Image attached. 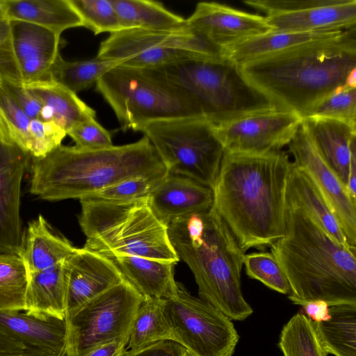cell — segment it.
<instances>
[{"mask_svg":"<svg viewBox=\"0 0 356 356\" xmlns=\"http://www.w3.org/2000/svg\"><path fill=\"white\" fill-rule=\"evenodd\" d=\"M292 161L280 150L225 152L213 187V207L244 253L270 246L285 232Z\"/></svg>","mask_w":356,"mask_h":356,"instance_id":"obj_1","label":"cell"},{"mask_svg":"<svg viewBox=\"0 0 356 356\" xmlns=\"http://www.w3.org/2000/svg\"><path fill=\"white\" fill-rule=\"evenodd\" d=\"M240 67L248 81L277 107L303 118L319 101L346 85L356 70L355 27Z\"/></svg>","mask_w":356,"mask_h":356,"instance_id":"obj_2","label":"cell"},{"mask_svg":"<svg viewBox=\"0 0 356 356\" xmlns=\"http://www.w3.org/2000/svg\"><path fill=\"white\" fill-rule=\"evenodd\" d=\"M296 305H356V248L335 241L302 209L287 202L286 228L270 246Z\"/></svg>","mask_w":356,"mask_h":356,"instance_id":"obj_3","label":"cell"},{"mask_svg":"<svg viewBox=\"0 0 356 356\" xmlns=\"http://www.w3.org/2000/svg\"><path fill=\"white\" fill-rule=\"evenodd\" d=\"M31 164L30 191L49 201L81 200L128 178L168 174L145 136L98 150L61 145L45 156L32 158Z\"/></svg>","mask_w":356,"mask_h":356,"instance_id":"obj_4","label":"cell"},{"mask_svg":"<svg viewBox=\"0 0 356 356\" xmlns=\"http://www.w3.org/2000/svg\"><path fill=\"white\" fill-rule=\"evenodd\" d=\"M168 234L179 259L193 273L201 299L232 321L252 315L241 291L245 253L213 207L173 221Z\"/></svg>","mask_w":356,"mask_h":356,"instance_id":"obj_5","label":"cell"},{"mask_svg":"<svg viewBox=\"0 0 356 356\" xmlns=\"http://www.w3.org/2000/svg\"><path fill=\"white\" fill-rule=\"evenodd\" d=\"M143 70L184 95L200 117L214 125L279 108L223 56Z\"/></svg>","mask_w":356,"mask_h":356,"instance_id":"obj_6","label":"cell"},{"mask_svg":"<svg viewBox=\"0 0 356 356\" xmlns=\"http://www.w3.org/2000/svg\"><path fill=\"white\" fill-rule=\"evenodd\" d=\"M79 200V225L87 238L83 248L108 258L129 255L175 264L179 260L168 227L153 213L148 197L129 202Z\"/></svg>","mask_w":356,"mask_h":356,"instance_id":"obj_7","label":"cell"},{"mask_svg":"<svg viewBox=\"0 0 356 356\" xmlns=\"http://www.w3.org/2000/svg\"><path fill=\"white\" fill-rule=\"evenodd\" d=\"M96 88L124 131H138L145 124L156 120L200 118L184 95L143 69L115 66L99 78Z\"/></svg>","mask_w":356,"mask_h":356,"instance_id":"obj_8","label":"cell"},{"mask_svg":"<svg viewBox=\"0 0 356 356\" xmlns=\"http://www.w3.org/2000/svg\"><path fill=\"white\" fill-rule=\"evenodd\" d=\"M215 125L197 117L156 120L138 131L148 138L168 173L213 188L225 154Z\"/></svg>","mask_w":356,"mask_h":356,"instance_id":"obj_9","label":"cell"},{"mask_svg":"<svg viewBox=\"0 0 356 356\" xmlns=\"http://www.w3.org/2000/svg\"><path fill=\"white\" fill-rule=\"evenodd\" d=\"M144 298L125 280L65 316L66 356H82L110 341L127 339Z\"/></svg>","mask_w":356,"mask_h":356,"instance_id":"obj_10","label":"cell"},{"mask_svg":"<svg viewBox=\"0 0 356 356\" xmlns=\"http://www.w3.org/2000/svg\"><path fill=\"white\" fill-rule=\"evenodd\" d=\"M172 340L188 356H232L239 335L230 318L209 302L193 296L178 282L175 293L162 299Z\"/></svg>","mask_w":356,"mask_h":356,"instance_id":"obj_11","label":"cell"},{"mask_svg":"<svg viewBox=\"0 0 356 356\" xmlns=\"http://www.w3.org/2000/svg\"><path fill=\"white\" fill-rule=\"evenodd\" d=\"M212 45L188 26L178 31L127 29L111 33L101 42L97 58L120 65L150 69L208 57Z\"/></svg>","mask_w":356,"mask_h":356,"instance_id":"obj_12","label":"cell"},{"mask_svg":"<svg viewBox=\"0 0 356 356\" xmlns=\"http://www.w3.org/2000/svg\"><path fill=\"white\" fill-rule=\"evenodd\" d=\"M274 31L347 30L356 24L355 0H245Z\"/></svg>","mask_w":356,"mask_h":356,"instance_id":"obj_13","label":"cell"},{"mask_svg":"<svg viewBox=\"0 0 356 356\" xmlns=\"http://www.w3.org/2000/svg\"><path fill=\"white\" fill-rule=\"evenodd\" d=\"M302 120L293 112L276 108L215 125L214 128L225 152L266 154L288 145Z\"/></svg>","mask_w":356,"mask_h":356,"instance_id":"obj_14","label":"cell"},{"mask_svg":"<svg viewBox=\"0 0 356 356\" xmlns=\"http://www.w3.org/2000/svg\"><path fill=\"white\" fill-rule=\"evenodd\" d=\"M288 147L293 164L315 184L337 217L348 244L356 248V203L346 187L319 156L301 125Z\"/></svg>","mask_w":356,"mask_h":356,"instance_id":"obj_15","label":"cell"},{"mask_svg":"<svg viewBox=\"0 0 356 356\" xmlns=\"http://www.w3.org/2000/svg\"><path fill=\"white\" fill-rule=\"evenodd\" d=\"M31 159L20 148L0 141V252L20 256L22 252L21 184Z\"/></svg>","mask_w":356,"mask_h":356,"instance_id":"obj_16","label":"cell"},{"mask_svg":"<svg viewBox=\"0 0 356 356\" xmlns=\"http://www.w3.org/2000/svg\"><path fill=\"white\" fill-rule=\"evenodd\" d=\"M187 26L221 51L273 31L264 16L217 2H200L186 19Z\"/></svg>","mask_w":356,"mask_h":356,"instance_id":"obj_17","label":"cell"},{"mask_svg":"<svg viewBox=\"0 0 356 356\" xmlns=\"http://www.w3.org/2000/svg\"><path fill=\"white\" fill-rule=\"evenodd\" d=\"M66 315L124 279L113 261L84 248L65 261Z\"/></svg>","mask_w":356,"mask_h":356,"instance_id":"obj_18","label":"cell"},{"mask_svg":"<svg viewBox=\"0 0 356 356\" xmlns=\"http://www.w3.org/2000/svg\"><path fill=\"white\" fill-rule=\"evenodd\" d=\"M149 206L163 225L210 209L213 189L189 177L168 173L148 197Z\"/></svg>","mask_w":356,"mask_h":356,"instance_id":"obj_19","label":"cell"},{"mask_svg":"<svg viewBox=\"0 0 356 356\" xmlns=\"http://www.w3.org/2000/svg\"><path fill=\"white\" fill-rule=\"evenodd\" d=\"M13 47L22 84L47 79L59 54L60 35L42 26L11 21Z\"/></svg>","mask_w":356,"mask_h":356,"instance_id":"obj_20","label":"cell"},{"mask_svg":"<svg viewBox=\"0 0 356 356\" xmlns=\"http://www.w3.org/2000/svg\"><path fill=\"white\" fill-rule=\"evenodd\" d=\"M301 127L319 156L346 187L350 163L356 156V126L334 119L305 117Z\"/></svg>","mask_w":356,"mask_h":356,"instance_id":"obj_21","label":"cell"},{"mask_svg":"<svg viewBox=\"0 0 356 356\" xmlns=\"http://www.w3.org/2000/svg\"><path fill=\"white\" fill-rule=\"evenodd\" d=\"M0 328L26 346L66 355L65 319L17 311H0Z\"/></svg>","mask_w":356,"mask_h":356,"instance_id":"obj_22","label":"cell"},{"mask_svg":"<svg viewBox=\"0 0 356 356\" xmlns=\"http://www.w3.org/2000/svg\"><path fill=\"white\" fill-rule=\"evenodd\" d=\"M127 281L144 299H165L178 286L174 277L175 263L138 256L110 257Z\"/></svg>","mask_w":356,"mask_h":356,"instance_id":"obj_23","label":"cell"},{"mask_svg":"<svg viewBox=\"0 0 356 356\" xmlns=\"http://www.w3.org/2000/svg\"><path fill=\"white\" fill-rule=\"evenodd\" d=\"M41 103L38 119L54 121L66 133L79 123L95 118V111L76 94L50 79L23 85Z\"/></svg>","mask_w":356,"mask_h":356,"instance_id":"obj_24","label":"cell"},{"mask_svg":"<svg viewBox=\"0 0 356 356\" xmlns=\"http://www.w3.org/2000/svg\"><path fill=\"white\" fill-rule=\"evenodd\" d=\"M76 248L40 215L29 222L20 257L29 275L64 263Z\"/></svg>","mask_w":356,"mask_h":356,"instance_id":"obj_25","label":"cell"},{"mask_svg":"<svg viewBox=\"0 0 356 356\" xmlns=\"http://www.w3.org/2000/svg\"><path fill=\"white\" fill-rule=\"evenodd\" d=\"M345 31L323 30L311 32L271 31L225 48L222 50V55L238 66H241L254 60L305 43L340 35Z\"/></svg>","mask_w":356,"mask_h":356,"instance_id":"obj_26","label":"cell"},{"mask_svg":"<svg viewBox=\"0 0 356 356\" xmlns=\"http://www.w3.org/2000/svg\"><path fill=\"white\" fill-rule=\"evenodd\" d=\"M5 16L45 28L59 35L69 29L83 26L69 0H2Z\"/></svg>","mask_w":356,"mask_h":356,"instance_id":"obj_27","label":"cell"},{"mask_svg":"<svg viewBox=\"0 0 356 356\" xmlns=\"http://www.w3.org/2000/svg\"><path fill=\"white\" fill-rule=\"evenodd\" d=\"M287 202L302 209L338 243L351 247L337 217L315 184L293 162L287 186Z\"/></svg>","mask_w":356,"mask_h":356,"instance_id":"obj_28","label":"cell"},{"mask_svg":"<svg viewBox=\"0 0 356 356\" xmlns=\"http://www.w3.org/2000/svg\"><path fill=\"white\" fill-rule=\"evenodd\" d=\"M64 264L29 275L26 313L65 319L66 274Z\"/></svg>","mask_w":356,"mask_h":356,"instance_id":"obj_29","label":"cell"},{"mask_svg":"<svg viewBox=\"0 0 356 356\" xmlns=\"http://www.w3.org/2000/svg\"><path fill=\"white\" fill-rule=\"evenodd\" d=\"M122 29L178 31L187 26L186 19L158 1L150 0H112Z\"/></svg>","mask_w":356,"mask_h":356,"instance_id":"obj_30","label":"cell"},{"mask_svg":"<svg viewBox=\"0 0 356 356\" xmlns=\"http://www.w3.org/2000/svg\"><path fill=\"white\" fill-rule=\"evenodd\" d=\"M330 318L313 322L318 337L328 353L356 356V305L329 307Z\"/></svg>","mask_w":356,"mask_h":356,"instance_id":"obj_31","label":"cell"},{"mask_svg":"<svg viewBox=\"0 0 356 356\" xmlns=\"http://www.w3.org/2000/svg\"><path fill=\"white\" fill-rule=\"evenodd\" d=\"M120 65L118 61L90 60L67 61L59 54L56 58L47 79L55 81L72 92L90 88L99 78L111 68Z\"/></svg>","mask_w":356,"mask_h":356,"instance_id":"obj_32","label":"cell"},{"mask_svg":"<svg viewBox=\"0 0 356 356\" xmlns=\"http://www.w3.org/2000/svg\"><path fill=\"white\" fill-rule=\"evenodd\" d=\"M168 339L172 338L164 317L162 299H144L135 314L127 348L137 350Z\"/></svg>","mask_w":356,"mask_h":356,"instance_id":"obj_33","label":"cell"},{"mask_svg":"<svg viewBox=\"0 0 356 356\" xmlns=\"http://www.w3.org/2000/svg\"><path fill=\"white\" fill-rule=\"evenodd\" d=\"M28 282L22 257L0 252V311H25Z\"/></svg>","mask_w":356,"mask_h":356,"instance_id":"obj_34","label":"cell"},{"mask_svg":"<svg viewBox=\"0 0 356 356\" xmlns=\"http://www.w3.org/2000/svg\"><path fill=\"white\" fill-rule=\"evenodd\" d=\"M278 346L283 356H327L313 322L298 312L283 326Z\"/></svg>","mask_w":356,"mask_h":356,"instance_id":"obj_35","label":"cell"},{"mask_svg":"<svg viewBox=\"0 0 356 356\" xmlns=\"http://www.w3.org/2000/svg\"><path fill=\"white\" fill-rule=\"evenodd\" d=\"M30 121L0 78V141L27 152Z\"/></svg>","mask_w":356,"mask_h":356,"instance_id":"obj_36","label":"cell"},{"mask_svg":"<svg viewBox=\"0 0 356 356\" xmlns=\"http://www.w3.org/2000/svg\"><path fill=\"white\" fill-rule=\"evenodd\" d=\"M243 266L247 275L282 294L289 295L288 280L277 259L270 252L245 254Z\"/></svg>","mask_w":356,"mask_h":356,"instance_id":"obj_37","label":"cell"},{"mask_svg":"<svg viewBox=\"0 0 356 356\" xmlns=\"http://www.w3.org/2000/svg\"><path fill=\"white\" fill-rule=\"evenodd\" d=\"M305 117L334 119L356 126V88H338L316 104Z\"/></svg>","mask_w":356,"mask_h":356,"instance_id":"obj_38","label":"cell"},{"mask_svg":"<svg viewBox=\"0 0 356 356\" xmlns=\"http://www.w3.org/2000/svg\"><path fill=\"white\" fill-rule=\"evenodd\" d=\"M83 26L95 35L122 30L112 0H69Z\"/></svg>","mask_w":356,"mask_h":356,"instance_id":"obj_39","label":"cell"},{"mask_svg":"<svg viewBox=\"0 0 356 356\" xmlns=\"http://www.w3.org/2000/svg\"><path fill=\"white\" fill-rule=\"evenodd\" d=\"M165 175L128 178L87 197L109 202H129L148 197Z\"/></svg>","mask_w":356,"mask_h":356,"instance_id":"obj_40","label":"cell"},{"mask_svg":"<svg viewBox=\"0 0 356 356\" xmlns=\"http://www.w3.org/2000/svg\"><path fill=\"white\" fill-rule=\"evenodd\" d=\"M66 135V131L54 121L31 120L27 152L32 158L45 156L61 145Z\"/></svg>","mask_w":356,"mask_h":356,"instance_id":"obj_41","label":"cell"},{"mask_svg":"<svg viewBox=\"0 0 356 356\" xmlns=\"http://www.w3.org/2000/svg\"><path fill=\"white\" fill-rule=\"evenodd\" d=\"M75 146L86 150H98L112 147L111 134L95 118L77 124L67 132Z\"/></svg>","mask_w":356,"mask_h":356,"instance_id":"obj_42","label":"cell"},{"mask_svg":"<svg viewBox=\"0 0 356 356\" xmlns=\"http://www.w3.org/2000/svg\"><path fill=\"white\" fill-rule=\"evenodd\" d=\"M0 78L22 84L14 51L11 21L5 16L0 17Z\"/></svg>","mask_w":356,"mask_h":356,"instance_id":"obj_43","label":"cell"},{"mask_svg":"<svg viewBox=\"0 0 356 356\" xmlns=\"http://www.w3.org/2000/svg\"><path fill=\"white\" fill-rule=\"evenodd\" d=\"M2 81L6 88L25 114L31 120L38 119L42 108L39 100L22 84L7 81L3 79H2Z\"/></svg>","mask_w":356,"mask_h":356,"instance_id":"obj_44","label":"cell"},{"mask_svg":"<svg viewBox=\"0 0 356 356\" xmlns=\"http://www.w3.org/2000/svg\"><path fill=\"white\" fill-rule=\"evenodd\" d=\"M123 356H188L186 349L176 341L162 340L137 350H127Z\"/></svg>","mask_w":356,"mask_h":356,"instance_id":"obj_45","label":"cell"},{"mask_svg":"<svg viewBox=\"0 0 356 356\" xmlns=\"http://www.w3.org/2000/svg\"><path fill=\"white\" fill-rule=\"evenodd\" d=\"M129 339L114 340L100 345L82 356H123L127 350Z\"/></svg>","mask_w":356,"mask_h":356,"instance_id":"obj_46","label":"cell"},{"mask_svg":"<svg viewBox=\"0 0 356 356\" xmlns=\"http://www.w3.org/2000/svg\"><path fill=\"white\" fill-rule=\"evenodd\" d=\"M304 314L313 322L325 321L330 318L329 305L323 300L310 301L302 305Z\"/></svg>","mask_w":356,"mask_h":356,"instance_id":"obj_47","label":"cell"},{"mask_svg":"<svg viewBox=\"0 0 356 356\" xmlns=\"http://www.w3.org/2000/svg\"><path fill=\"white\" fill-rule=\"evenodd\" d=\"M26 347L29 346L0 328V354L19 351Z\"/></svg>","mask_w":356,"mask_h":356,"instance_id":"obj_48","label":"cell"},{"mask_svg":"<svg viewBox=\"0 0 356 356\" xmlns=\"http://www.w3.org/2000/svg\"><path fill=\"white\" fill-rule=\"evenodd\" d=\"M0 356H66V355L56 354L32 347H26L19 351L0 354Z\"/></svg>","mask_w":356,"mask_h":356,"instance_id":"obj_49","label":"cell"},{"mask_svg":"<svg viewBox=\"0 0 356 356\" xmlns=\"http://www.w3.org/2000/svg\"><path fill=\"white\" fill-rule=\"evenodd\" d=\"M4 16H5V13H4V8H3V6L2 0H0V17H4Z\"/></svg>","mask_w":356,"mask_h":356,"instance_id":"obj_50","label":"cell"}]
</instances>
